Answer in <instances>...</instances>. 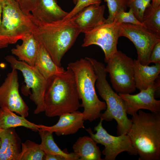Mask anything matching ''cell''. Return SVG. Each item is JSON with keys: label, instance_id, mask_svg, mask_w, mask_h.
<instances>
[{"label": "cell", "instance_id": "836d02e7", "mask_svg": "<svg viewBox=\"0 0 160 160\" xmlns=\"http://www.w3.org/2000/svg\"><path fill=\"white\" fill-rule=\"evenodd\" d=\"M152 2L151 3V6L155 8L160 7V0H151Z\"/></svg>", "mask_w": 160, "mask_h": 160}, {"label": "cell", "instance_id": "30bf717a", "mask_svg": "<svg viewBox=\"0 0 160 160\" xmlns=\"http://www.w3.org/2000/svg\"><path fill=\"white\" fill-rule=\"evenodd\" d=\"M119 23L115 19L111 23L105 22L92 30L84 33L83 47L95 45L103 50L106 63L116 52L119 34Z\"/></svg>", "mask_w": 160, "mask_h": 160}, {"label": "cell", "instance_id": "484cf974", "mask_svg": "<svg viewBox=\"0 0 160 160\" xmlns=\"http://www.w3.org/2000/svg\"><path fill=\"white\" fill-rule=\"evenodd\" d=\"M107 4L109 15L105 22H113L118 13L126 11L127 8L126 0H104Z\"/></svg>", "mask_w": 160, "mask_h": 160}, {"label": "cell", "instance_id": "5bb4252c", "mask_svg": "<svg viewBox=\"0 0 160 160\" xmlns=\"http://www.w3.org/2000/svg\"><path fill=\"white\" fill-rule=\"evenodd\" d=\"M104 5L92 4L81 10L70 18L84 33L89 31L105 22L104 16Z\"/></svg>", "mask_w": 160, "mask_h": 160}, {"label": "cell", "instance_id": "1f68e13d", "mask_svg": "<svg viewBox=\"0 0 160 160\" xmlns=\"http://www.w3.org/2000/svg\"><path fill=\"white\" fill-rule=\"evenodd\" d=\"M2 19V6L0 0V49L7 47L9 44L4 40L1 35L0 31Z\"/></svg>", "mask_w": 160, "mask_h": 160}, {"label": "cell", "instance_id": "f546056e", "mask_svg": "<svg viewBox=\"0 0 160 160\" xmlns=\"http://www.w3.org/2000/svg\"><path fill=\"white\" fill-rule=\"evenodd\" d=\"M26 15H30L31 12L37 7L39 0H15Z\"/></svg>", "mask_w": 160, "mask_h": 160}, {"label": "cell", "instance_id": "ba28073f", "mask_svg": "<svg viewBox=\"0 0 160 160\" xmlns=\"http://www.w3.org/2000/svg\"><path fill=\"white\" fill-rule=\"evenodd\" d=\"M113 88L118 94H130L136 87L134 80V60L117 51L106 63Z\"/></svg>", "mask_w": 160, "mask_h": 160}, {"label": "cell", "instance_id": "8d00e7d4", "mask_svg": "<svg viewBox=\"0 0 160 160\" xmlns=\"http://www.w3.org/2000/svg\"><path fill=\"white\" fill-rule=\"evenodd\" d=\"M0 76H1V75L0 74Z\"/></svg>", "mask_w": 160, "mask_h": 160}, {"label": "cell", "instance_id": "d590c367", "mask_svg": "<svg viewBox=\"0 0 160 160\" xmlns=\"http://www.w3.org/2000/svg\"></svg>", "mask_w": 160, "mask_h": 160}, {"label": "cell", "instance_id": "e0dca14e", "mask_svg": "<svg viewBox=\"0 0 160 160\" xmlns=\"http://www.w3.org/2000/svg\"><path fill=\"white\" fill-rule=\"evenodd\" d=\"M15 128L0 129V160H18L22 143Z\"/></svg>", "mask_w": 160, "mask_h": 160}, {"label": "cell", "instance_id": "e575fe53", "mask_svg": "<svg viewBox=\"0 0 160 160\" xmlns=\"http://www.w3.org/2000/svg\"><path fill=\"white\" fill-rule=\"evenodd\" d=\"M73 3L74 4H76V3H77V2L78 1V0H72Z\"/></svg>", "mask_w": 160, "mask_h": 160}, {"label": "cell", "instance_id": "4fadbf2b", "mask_svg": "<svg viewBox=\"0 0 160 160\" xmlns=\"http://www.w3.org/2000/svg\"><path fill=\"white\" fill-rule=\"evenodd\" d=\"M140 91L134 95L118 94L124 101L127 114L133 116L141 109L152 113L160 112V100L155 98L154 84Z\"/></svg>", "mask_w": 160, "mask_h": 160}, {"label": "cell", "instance_id": "2e32d148", "mask_svg": "<svg viewBox=\"0 0 160 160\" xmlns=\"http://www.w3.org/2000/svg\"><path fill=\"white\" fill-rule=\"evenodd\" d=\"M59 116V119L55 124L50 126L39 125V129L55 132L60 136L74 134L80 129L84 128L83 115L79 111L65 113Z\"/></svg>", "mask_w": 160, "mask_h": 160}, {"label": "cell", "instance_id": "d6986e66", "mask_svg": "<svg viewBox=\"0 0 160 160\" xmlns=\"http://www.w3.org/2000/svg\"><path fill=\"white\" fill-rule=\"evenodd\" d=\"M20 45H17L11 50L12 54L16 56L19 61H24L34 66L41 44L32 33L21 40Z\"/></svg>", "mask_w": 160, "mask_h": 160}, {"label": "cell", "instance_id": "8fae6325", "mask_svg": "<svg viewBox=\"0 0 160 160\" xmlns=\"http://www.w3.org/2000/svg\"><path fill=\"white\" fill-rule=\"evenodd\" d=\"M119 34L120 37H126L133 43L138 61L143 65H148L151 52L155 45L160 41V37L143 26L126 23H120Z\"/></svg>", "mask_w": 160, "mask_h": 160}, {"label": "cell", "instance_id": "ffe728a7", "mask_svg": "<svg viewBox=\"0 0 160 160\" xmlns=\"http://www.w3.org/2000/svg\"><path fill=\"white\" fill-rule=\"evenodd\" d=\"M97 143L90 137H80L73 144V152L77 154L79 160H103L102 154Z\"/></svg>", "mask_w": 160, "mask_h": 160}, {"label": "cell", "instance_id": "9a60e30c", "mask_svg": "<svg viewBox=\"0 0 160 160\" xmlns=\"http://www.w3.org/2000/svg\"><path fill=\"white\" fill-rule=\"evenodd\" d=\"M68 13L58 5L56 0H39L30 17L35 25L49 23L64 19Z\"/></svg>", "mask_w": 160, "mask_h": 160}, {"label": "cell", "instance_id": "f1b7e54d", "mask_svg": "<svg viewBox=\"0 0 160 160\" xmlns=\"http://www.w3.org/2000/svg\"><path fill=\"white\" fill-rule=\"evenodd\" d=\"M101 2V0H78L75 7L64 19L71 18L83 9L91 5H100Z\"/></svg>", "mask_w": 160, "mask_h": 160}, {"label": "cell", "instance_id": "7402d4cb", "mask_svg": "<svg viewBox=\"0 0 160 160\" xmlns=\"http://www.w3.org/2000/svg\"><path fill=\"white\" fill-rule=\"evenodd\" d=\"M25 118L18 116L7 108H0V129H7L9 128L23 127L38 132L39 129L37 125L26 119Z\"/></svg>", "mask_w": 160, "mask_h": 160}, {"label": "cell", "instance_id": "4dcf8cb0", "mask_svg": "<svg viewBox=\"0 0 160 160\" xmlns=\"http://www.w3.org/2000/svg\"><path fill=\"white\" fill-rule=\"evenodd\" d=\"M149 62L150 63H160V41L154 47L150 55Z\"/></svg>", "mask_w": 160, "mask_h": 160}, {"label": "cell", "instance_id": "5b68a950", "mask_svg": "<svg viewBox=\"0 0 160 160\" xmlns=\"http://www.w3.org/2000/svg\"><path fill=\"white\" fill-rule=\"evenodd\" d=\"M91 63L97 76L96 87L106 106L105 111L101 113L100 118L108 121L115 119L117 124L118 135L127 134L131 126L132 122L127 116L124 101L112 89L107 80V73L105 65L96 60H92Z\"/></svg>", "mask_w": 160, "mask_h": 160}, {"label": "cell", "instance_id": "52a82bcc", "mask_svg": "<svg viewBox=\"0 0 160 160\" xmlns=\"http://www.w3.org/2000/svg\"><path fill=\"white\" fill-rule=\"evenodd\" d=\"M4 59L12 68L22 72L25 85L22 86L21 93L25 96L30 95V99L36 105L34 113L38 114L44 112V97L47 80L34 66L18 60L13 55H7Z\"/></svg>", "mask_w": 160, "mask_h": 160}, {"label": "cell", "instance_id": "cb8c5ba5", "mask_svg": "<svg viewBox=\"0 0 160 160\" xmlns=\"http://www.w3.org/2000/svg\"><path fill=\"white\" fill-rule=\"evenodd\" d=\"M142 23L147 30L160 37V7L155 8L150 4L144 11Z\"/></svg>", "mask_w": 160, "mask_h": 160}, {"label": "cell", "instance_id": "603a6c76", "mask_svg": "<svg viewBox=\"0 0 160 160\" xmlns=\"http://www.w3.org/2000/svg\"><path fill=\"white\" fill-rule=\"evenodd\" d=\"M38 132L41 140L40 144L45 153L60 155L66 160H79V156L74 152L67 153L59 148L54 141L52 133L40 129Z\"/></svg>", "mask_w": 160, "mask_h": 160}, {"label": "cell", "instance_id": "7c38bea8", "mask_svg": "<svg viewBox=\"0 0 160 160\" xmlns=\"http://www.w3.org/2000/svg\"><path fill=\"white\" fill-rule=\"evenodd\" d=\"M17 70L12 68L0 86V107L6 108L26 118L28 116L29 108L19 92Z\"/></svg>", "mask_w": 160, "mask_h": 160}, {"label": "cell", "instance_id": "6da1fadb", "mask_svg": "<svg viewBox=\"0 0 160 160\" xmlns=\"http://www.w3.org/2000/svg\"><path fill=\"white\" fill-rule=\"evenodd\" d=\"M74 73L68 66L47 80L44 100L45 115L52 117L73 112L81 107Z\"/></svg>", "mask_w": 160, "mask_h": 160}, {"label": "cell", "instance_id": "44dd1931", "mask_svg": "<svg viewBox=\"0 0 160 160\" xmlns=\"http://www.w3.org/2000/svg\"><path fill=\"white\" fill-rule=\"evenodd\" d=\"M34 66L47 80L53 76L60 75L65 71L63 67H59L54 63L41 44Z\"/></svg>", "mask_w": 160, "mask_h": 160}, {"label": "cell", "instance_id": "9c48e42d", "mask_svg": "<svg viewBox=\"0 0 160 160\" xmlns=\"http://www.w3.org/2000/svg\"><path fill=\"white\" fill-rule=\"evenodd\" d=\"M103 120L100 119L98 124L95 127L94 134L90 127L86 130L90 137L97 144L104 146L102 153L105 156L103 160H115L120 153L126 151L130 155H137V153L133 147L129 136L121 135L117 136L109 134L103 127Z\"/></svg>", "mask_w": 160, "mask_h": 160}, {"label": "cell", "instance_id": "277c9868", "mask_svg": "<svg viewBox=\"0 0 160 160\" xmlns=\"http://www.w3.org/2000/svg\"><path fill=\"white\" fill-rule=\"evenodd\" d=\"M73 71L81 107L84 108V119L92 122L100 118L101 111L106 109L105 102L100 100L96 93L95 84L97 79L93 66L86 57L69 63Z\"/></svg>", "mask_w": 160, "mask_h": 160}, {"label": "cell", "instance_id": "83f0119b", "mask_svg": "<svg viewBox=\"0 0 160 160\" xmlns=\"http://www.w3.org/2000/svg\"><path fill=\"white\" fill-rule=\"evenodd\" d=\"M115 19L120 23H129L144 27L143 23L136 18L131 9H129L128 12L125 11L118 13L116 15Z\"/></svg>", "mask_w": 160, "mask_h": 160}, {"label": "cell", "instance_id": "3957f363", "mask_svg": "<svg viewBox=\"0 0 160 160\" xmlns=\"http://www.w3.org/2000/svg\"><path fill=\"white\" fill-rule=\"evenodd\" d=\"M33 33L54 63L61 67V60L81 33L71 18L45 24H38Z\"/></svg>", "mask_w": 160, "mask_h": 160}, {"label": "cell", "instance_id": "8992f818", "mask_svg": "<svg viewBox=\"0 0 160 160\" xmlns=\"http://www.w3.org/2000/svg\"><path fill=\"white\" fill-rule=\"evenodd\" d=\"M1 35L9 44H14L33 33L37 26L15 0H1Z\"/></svg>", "mask_w": 160, "mask_h": 160}, {"label": "cell", "instance_id": "ac0fdd59", "mask_svg": "<svg viewBox=\"0 0 160 160\" xmlns=\"http://www.w3.org/2000/svg\"><path fill=\"white\" fill-rule=\"evenodd\" d=\"M134 70L135 87L140 91L154 84L155 80L159 76L160 63L151 66L143 65L135 59Z\"/></svg>", "mask_w": 160, "mask_h": 160}, {"label": "cell", "instance_id": "4316f807", "mask_svg": "<svg viewBox=\"0 0 160 160\" xmlns=\"http://www.w3.org/2000/svg\"><path fill=\"white\" fill-rule=\"evenodd\" d=\"M151 0H126L127 7L132 9L136 18L142 22L143 14Z\"/></svg>", "mask_w": 160, "mask_h": 160}, {"label": "cell", "instance_id": "d6a6232c", "mask_svg": "<svg viewBox=\"0 0 160 160\" xmlns=\"http://www.w3.org/2000/svg\"><path fill=\"white\" fill-rule=\"evenodd\" d=\"M44 160H66L63 156L56 154L45 153Z\"/></svg>", "mask_w": 160, "mask_h": 160}, {"label": "cell", "instance_id": "7a4b0ae2", "mask_svg": "<svg viewBox=\"0 0 160 160\" xmlns=\"http://www.w3.org/2000/svg\"><path fill=\"white\" fill-rule=\"evenodd\" d=\"M138 111L132 116L127 134L139 155V160H160V112Z\"/></svg>", "mask_w": 160, "mask_h": 160}, {"label": "cell", "instance_id": "d4e9b609", "mask_svg": "<svg viewBox=\"0 0 160 160\" xmlns=\"http://www.w3.org/2000/svg\"><path fill=\"white\" fill-rule=\"evenodd\" d=\"M45 155L40 144L27 140L21 143V151L18 160H43Z\"/></svg>", "mask_w": 160, "mask_h": 160}]
</instances>
